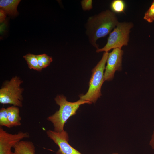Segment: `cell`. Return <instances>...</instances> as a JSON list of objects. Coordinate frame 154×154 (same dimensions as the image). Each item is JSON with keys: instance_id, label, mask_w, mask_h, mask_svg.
<instances>
[{"instance_id": "cell-3", "label": "cell", "mask_w": 154, "mask_h": 154, "mask_svg": "<svg viewBox=\"0 0 154 154\" xmlns=\"http://www.w3.org/2000/svg\"><path fill=\"white\" fill-rule=\"evenodd\" d=\"M108 52H104L101 60L92 70L87 92L79 96L80 99L91 103H95L102 95L101 88L104 81V71L108 58Z\"/></svg>"}, {"instance_id": "cell-8", "label": "cell", "mask_w": 154, "mask_h": 154, "mask_svg": "<svg viewBox=\"0 0 154 154\" xmlns=\"http://www.w3.org/2000/svg\"><path fill=\"white\" fill-rule=\"evenodd\" d=\"M46 133L59 148L56 154H82L69 144L68 136L66 131L64 130L57 132L49 130L46 131Z\"/></svg>"}, {"instance_id": "cell-2", "label": "cell", "mask_w": 154, "mask_h": 154, "mask_svg": "<svg viewBox=\"0 0 154 154\" xmlns=\"http://www.w3.org/2000/svg\"><path fill=\"white\" fill-rule=\"evenodd\" d=\"M57 104L60 106L58 110L47 119L52 122L54 126V131L60 132L64 130L65 123L71 116L75 115L80 106L85 104L91 102L80 99L75 102L67 101L66 97L62 95H58L55 98Z\"/></svg>"}, {"instance_id": "cell-12", "label": "cell", "mask_w": 154, "mask_h": 154, "mask_svg": "<svg viewBox=\"0 0 154 154\" xmlns=\"http://www.w3.org/2000/svg\"><path fill=\"white\" fill-rule=\"evenodd\" d=\"M26 61L29 68L37 71H40L42 69L39 66L38 61L36 55L28 54L23 56Z\"/></svg>"}, {"instance_id": "cell-13", "label": "cell", "mask_w": 154, "mask_h": 154, "mask_svg": "<svg viewBox=\"0 0 154 154\" xmlns=\"http://www.w3.org/2000/svg\"><path fill=\"white\" fill-rule=\"evenodd\" d=\"M110 7L111 11L115 13H124L126 4L123 0H114L111 2Z\"/></svg>"}, {"instance_id": "cell-11", "label": "cell", "mask_w": 154, "mask_h": 154, "mask_svg": "<svg viewBox=\"0 0 154 154\" xmlns=\"http://www.w3.org/2000/svg\"><path fill=\"white\" fill-rule=\"evenodd\" d=\"M8 117L11 127L21 125V117L19 107L13 106L7 108Z\"/></svg>"}, {"instance_id": "cell-20", "label": "cell", "mask_w": 154, "mask_h": 154, "mask_svg": "<svg viewBox=\"0 0 154 154\" xmlns=\"http://www.w3.org/2000/svg\"><path fill=\"white\" fill-rule=\"evenodd\" d=\"M113 154H118L116 153H113Z\"/></svg>"}, {"instance_id": "cell-19", "label": "cell", "mask_w": 154, "mask_h": 154, "mask_svg": "<svg viewBox=\"0 0 154 154\" xmlns=\"http://www.w3.org/2000/svg\"><path fill=\"white\" fill-rule=\"evenodd\" d=\"M150 144L152 148L154 149V131L153 134L151 139L150 141Z\"/></svg>"}, {"instance_id": "cell-9", "label": "cell", "mask_w": 154, "mask_h": 154, "mask_svg": "<svg viewBox=\"0 0 154 154\" xmlns=\"http://www.w3.org/2000/svg\"><path fill=\"white\" fill-rule=\"evenodd\" d=\"M15 154H35V147L31 141L21 140L13 147Z\"/></svg>"}, {"instance_id": "cell-5", "label": "cell", "mask_w": 154, "mask_h": 154, "mask_svg": "<svg viewBox=\"0 0 154 154\" xmlns=\"http://www.w3.org/2000/svg\"><path fill=\"white\" fill-rule=\"evenodd\" d=\"M23 82L16 76L6 82L0 89V103L22 107L23 89L20 85Z\"/></svg>"}, {"instance_id": "cell-16", "label": "cell", "mask_w": 154, "mask_h": 154, "mask_svg": "<svg viewBox=\"0 0 154 154\" xmlns=\"http://www.w3.org/2000/svg\"><path fill=\"white\" fill-rule=\"evenodd\" d=\"M143 19L149 23H152L154 21V0L145 13Z\"/></svg>"}, {"instance_id": "cell-15", "label": "cell", "mask_w": 154, "mask_h": 154, "mask_svg": "<svg viewBox=\"0 0 154 154\" xmlns=\"http://www.w3.org/2000/svg\"><path fill=\"white\" fill-rule=\"evenodd\" d=\"M0 125L8 128H11L8 119L7 108L3 107L0 110Z\"/></svg>"}, {"instance_id": "cell-6", "label": "cell", "mask_w": 154, "mask_h": 154, "mask_svg": "<svg viewBox=\"0 0 154 154\" xmlns=\"http://www.w3.org/2000/svg\"><path fill=\"white\" fill-rule=\"evenodd\" d=\"M27 132L19 131L16 133H10L0 128V154H15L11 148L24 138H28Z\"/></svg>"}, {"instance_id": "cell-18", "label": "cell", "mask_w": 154, "mask_h": 154, "mask_svg": "<svg viewBox=\"0 0 154 154\" xmlns=\"http://www.w3.org/2000/svg\"><path fill=\"white\" fill-rule=\"evenodd\" d=\"M7 14L3 10L0 9V22L2 23L3 22L6 18Z\"/></svg>"}, {"instance_id": "cell-4", "label": "cell", "mask_w": 154, "mask_h": 154, "mask_svg": "<svg viewBox=\"0 0 154 154\" xmlns=\"http://www.w3.org/2000/svg\"><path fill=\"white\" fill-rule=\"evenodd\" d=\"M133 27L131 22H119L116 26L109 34L105 46L101 48L97 49L96 52H108L112 49H121L128 45L130 30Z\"/></svg>"}, {"instance_id": "cell-10", "label": "cell", "mask_w": 154, "mask_h": 154, "mask_svg": "<svg viewBox=\"0 0 154 154\" xmlns=\"http://www.w3.org/2000/svg\"><path fill=\"white\" fill-rule=\"evenodd\" d=\"M21 1L19 0H1L0 9L5 11L7 15L15 16L18 14L17 8Z\"/></svg>"}, {"instance_id": "cell-17", "label": "cell", "mask_w": 154, "mask_h": 154, "mask_svg": "<svg viewBox=\"0 0 154 154\" xmlns=\"http://www.w3.org/2000/svg\"><path fill=\"white\" fill-rule=\"evenodd\" d=\"M81 6L84 11H89L93 8L92 0H82L81 1Z\"/></svg>"}, {"instance_id": "cell-7", "label": "cell", "mask_w": 154, "mask_h": 154, "mask_svg": "<svg viewBox=\"0 0 154 154\" xmlns=\"http://www.w3.org/2000/svg\"><path fill=\"white\" fill-rule=\"evenodd\" d=\"M123 54L121 49L118 48L114 49L111 52L108 53L104 72L105 81L111 80L114 77L116 71L122 70Z\"/></svg>"}, {"instance_id": "cell-14", "label": "cell", "mask_w": 154, "mask_h": 154, "mask_svg": "<svg viewBox=\"0 0 154 154\" xmlns=\"http://www.w3.org/2000/svg\"><path fill=\"white\" fill-rule=\"evenodd\" d=\"M36 56L39 66L42 69L48 66L53 60L51 57L45 54L36 55Z\"/></svg>"}, {"instance_id": "cell-1", "label": "cell", "mask_w": 154, "mask_h": 154, "mask_svg": "<svg viewBox=\"0 0 154 154\" xmlns=\"http://www.w3.org/2000/svg\"><path fill=\"white\" fill-rule=\"evenodd\" d=\"M119 22L116 13L109 10L89 17L86 24V33L91 44L98 48L97 40L110 34Z\"/></svg>"}]
</instances>
